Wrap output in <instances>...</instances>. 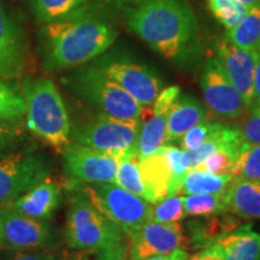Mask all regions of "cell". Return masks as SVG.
Wrapping results in <instances>:
<instances>
[{
	"mask_svg": "<svg viewBox=\"0 0 260 260\" xmlns=\"http://www.w3.org/2000/svg\"><path fill=\"white\" fill-rule=\"evenodd\" d=\"M242 146L243 141L229 145L219 149V151L214 152L203 162V165L199 169H205V170L218 175H232L233 176L234 168H235Z\"/></svg>",
	"mask_w": 260,
	"mask_h": 260,
	"instance_id": "cell-32",
	"label": "cell"
},
{
	"mask_svg": "<svg viewBox=\"0 0 260 260\" xmlns=\"http://www.w3.org/2000/svg\"><path fill=\"white\" fill-rule=\"evenodd\" d=\"M50 167L40 155L11 152L0 157V207H5L48 177Z\"/></svg>",
	"mask_w": 260,
	"mask_h": 260,
	"instance_id": "cell-8",
	"label": "cell"
},
{
	"mask_svg": "<svg viewBox=\"0 0 260 260\" xmlns=\"http://www.w3.org/2000/svg\"><path fill=\"white\" fill-rule=\"evenodd\" d=\"M159 151L165 155L171 169V195L178 194L180 184L184 174L189 170L187 152L176 146L165 144Z\"/></svg>",
	"mask_w": 260,
	"mask_h": 260,
	"instance_id": "cell-34",
	"label": "cell"
},
{
	"mask_svg": "<svg viewBox=\"0 0 260 260\" xmlns=\"http://www.w3.org/2000/svg\"><path fill=\"white\" fill-rule=\"evenodd\" d=\"M232 181V175H218L205 169H189L182 178L178 194L224 193Z\"/></svg>",
	"mask_w": 260,
	"mask_h": 260,
	"instance_id": "cell-23",
	"label": "cell"
},
{
	"mask_svg": "<svg viewBox=\"0 0 260 260\" xmlns=\"http://www.w3.org/2000/svg\"><path fill=\"white\" fill-rule=\"evenodd\" d=\"M116 38L111 25L83 15L47 23L44 28L45 65L51 70L79 67L104 53Z\"/></svg>",
	"mask_w": 260,
	"mask_h": 260,
	"instance_id": "cell-2",
	"label": "cell"
},
{
	"mask_svg": "<svg viewBox=\"0 0 260 260\" xmlns=\"http://www.w3.org/2000/svg\"><path fill=\"white\" fill-rule=\"evenodd\" d=\"M3 242V229H2V217H0V247H2Z\"/></svg>",
	"mask_w": 260,
	"mask_h": 260,
	"instance_id": "cell-44",
	"label": "cell"
},
{
	"mask_svg": "<svg viewBox=\"0 0 260 260\" xmlns=\"http://www.w3.org/2000/svg\"><path fill=\"white\" fill-rule=\"evenodd\" d=\"M225 260H259L260 233L251 224L237 226L218 240Z\"/></svg>",
	"mask_w": 260,
	"mask_h": 260,
	"instance_id": "cell-22",
	"label": "cell"
},
{
	"mask_svg": "<svg viewBox=\"0 0 260 260\" xmlns=\"http://www.w3.org/2000/svg\"><path fill=\"white\" fill-rule=\"evenodd\" d=\"M186 216L209 217L225 213V191L218 194H190L183 197Z\"/></svg>",
	"mask_w": 260,
	"mask_h": 260,
	"instance_id": "cell-28",
	"label": "cell"
},
{
	"mask_svg": "<svg viewBox=\"0 0 260 260\" xmlns=\"http://www.w3.org/2000/svg\"><path fill=\"white\" fill-rule=\"evenodd\" d=\"M241 136H240L239 130L236 128H230L222 124L219 126L209 139L197 148L189 149L187 152L188 160H189V169H199L203 165V162L213 154L214 152L219 151L226 146L241 142Z\"/></svg>",
	"mask_w": 260,
	"mask_h": 260,
	"instance_id": "cell-25",
	"label": "cell"
},
{
	"mask_svg": "<svg viewBox=\"0 0 260 260\" xmlns=\"http://www.w3.org/2000/svg\"><path fill=\"white\" fill-rule=\"evenodd\" d=\"M239 219L225 212L209 216L205 220H195L189 224V243L195 249H204L218 242L228 233L239 226Z\"/></svg>",
	"mask_w": 260,
	"mask_h": 260,
	"instance_id": "cell-20",
	"label": "cell"
},
{
	"mask_svg": "<svg viewBox=\"0 0 260 260\" xmlns=\"http://www.w3.org/2000/svg\"><path fill=\"white\" fill-rule=\"evenodd\" d=\"M27 128L51 147L61 152L70 144L71 123L56 84L46 77H27L22 83Z\"/></svg>",
	"mask_w": 260,
	"mask_h": 260,
	"instance_id": "cell-3",
	"label": "cell"
},
{
	"mask_svg": "<svg viewBox=\"0 0 260 260\" xmlns=\"http://www.w3.org/2000/svg\"><path fill=\"white\" fill-rule=\"evenodd\" d=\"M67 175L81 183H115L119 161L115 155L70 141L60 152Z\"/></svg>",
	"mask_w": 260,
	"mask_h": 260,
	"instance_id": "cell-10",
	"label": "cell"
},
{
	"mask_svg": "<svg viewBox=\"0 0 260 260\" xmlns=\"http://www.w3.org/2000/svg\"><path fill=\"white\" fill-rule=\"evenodd\" d=\"M139 170L153 204L171 195V169L160 151L140 159Z\"/></svg>",
	"mask_w": 260,
	"mask_h": 260,
	"instance_id": "cell-21",
	"label": "cell"
},
{
	"mask_svg": "<svg viewBox=\"0 0 260 260\" xmlns=\"http://www.w3.org/2000/svg\"><path fill=\"white\" fill-rule=\"evenodd\" d=\"M142 121H121L102 115L71 125V141L112 154L118 159L134 157ZM138 157V155H136Z\"/></svg>",
	"mask_w": 260,
	"mask_h": 260,
	"instance_id": "cell-5",
	"label": "cell"
},
{
	"mask_svg": "<svg viewBox=\"0 0 260 260\" xmlns=\"http://www.w3.org/2000/svg\"><path fill=\"white\" fill-rule=\"evenodd\" d=\"M200 88L207 110L217 118L237 119L248 111L249 107L228 80L217 58L207 61L201 74Z\"/></svg>",
	"mask_w": 260,
	"mask_h": 260,
	"instance_id": "cell-11",
	"label": "cell"
},
{
	"mask_svg": "<svg viewBox=\"0 0 260 260\" xmlns=\"http://www.w3.org/2000/svg\"><path fill=\"white\" fill-rule=\"evenodd\" d=\"M60 198V187L48 176L5 207L25 217L47 220L59 206Z\"/></svg>",
	"mask_w": 260,
	"mask_h": 260,
	"instance_id": "cell-17",
	"label": "cell"
},
{
	"mask_svg": "<svg viewBox=\"0 0 260 260\" xmlns=\"http://www.w3.org/2000/svg\"><path fill=\"white\" fill-rule=\"evenodd\" d=\"M75 88L102 115L121 121H144L147 113L148 107L140 105L98 68L81 71L75 79Z\"/></svg>",
	"mask_w": 260,
	"mask_h": 260,
	"instance_id": "cell-6",
	"label": "cell"
},
{
	"mask_svg": "<svg viewBox=\"0 0 260 260\" xmlns=\"http://www.w3.org/2000/svg\"><path fill=\"white\" fill-rule=\"evenodd\" d=\"M187 260H225V256L219 243H213L212 246L200 249V252L188 256Z\"/></svg>",
	"mask_w": 260,
	"mask_h": 260,
	"instance_id": "cell-39",
	"label": "cell"
},
{
	"mask_svg": "<svg viewBox=\"0 0 260 260\" xmlns=\"http://www.w3.org/2000/svg\"><path fill=\"white\" fill-rule=\"evenodd\" d=\"M27 63V47L21 30L0 8V79H16Z\"/></svg>",
	"mask_w": 260,
	"mask_h": 260,
	"instance_id": "cell-16",
	"label": "cell"
},
{
	"mask_svg": "<svg viewBox=\"0 0 260 260\" xmlns=\"http://www.w3.org/2000/svg\"><path fill=\"white\" fill-rule=\"evenodd\" d=\"M22 136L23 129L18 123L0 121V153L17 145Z\"/></svg>",
	"mask_w": 260,
	"mask_h": 260,
	"instance_id": "cell-37",
	"label": "cell"
},
{
	"mask_svg": "<svg viewBox=\"0 0 260 260\" xmlns=\"http://www.w3.org/2000/svg\"><path fill=\"white\" fill-rule=\"evenodd\" d=\"M118 4H134V3H140L142 0H115Z\"/></svg>",
	"mask_w": 260,
	"mask_h": 260,
	"instance_id": "cell-43",
	"label": "cell"
},
{
	"mask_svg": "<svg viewBox=\"0 0 260 260\" xmlns=\"http://www.w3.org/2000/svg\"><path fill=\"white\" fill-rule=\"evenodd\" d=\"M237 2L241 3L246 9H251L256 5H260V0H237Z\"/></svg>",
	"mask_w": 260,
	"mask_h": 260,
	"instance_id": "cell-42",
	"label": "cell"
},
{
	"mask_svg": "<svg viewBox=\"0 0 260 260\" xmlns=\"http://www.w3.org/2000/svg\"><path fill=\"white\" fill-rule=\"evenodd\" d=\"M89 0H31L32 11L42 23L65 21L83 15Z\"/></svg>",
	"mask_w": 260,
	"mask_h": 260,
	"instance_id": "cell-24",
	"label": "cell"
},
{
	"mask_svg": "<svg viewBox=\"0 0 260 260\" xmlns=\"http://www.w3.org/2000/svg\"><path fill=\"white\" fill-rule=\"evenodd\" d=\"M23 94L15 84L0 80V121L18 123L24 117Z\"/></svg>",
	"mask_w": 260,
	"mask_h": 260,
	"instance_id": "cell-29",
	"label": "cell"
},
{
	"mask_svg": "<svg viewBox=\"0 0 260 260\" xmlns=\"http://www.w3.org/2000/svg\"><path fill=\"white\" fill-rule=\"evenodd\" d=\"M259 260H260V259H259Z\"/></svg>",
	"mask_w": 260,
	"mask_h": 260,
	"instance_id": "cell-45",
	"label": "cell"
},
{
	"mask_svg": "<svg viewBox=\"0 0 260 260\" xmlns=\"http://www.w3.org/2000/svg\"><path fill=\"white\" fill-rule=\"evenodd\" d=\"M254 103H260V52L258 54L254 77Z\"/></svg>",
	"mask_w": 260,
	"mask_h": 260,
	"instance_id": "cell-41",
	"label": "cell"
},
{
	"mask_svg": "<svg viewBox=\"0 0 260 260\" xmlns=\"http://www.w3.org/2000/svg\"><path fill=\"white\" fill-rule=\"evenodd\" d=\"M188 252L186 249H176V251L168 253V254L153 255L141 260H187Z\"/></svg>",
	"mask_w": 260,
	"mask_h": 260,
	"instance_id": "cell-40",
	"label": "cell"
},
{
	"mask_svg": "<svg viewBox=\"0 0 260 260\" xmlns=\"http://www.w3.org/2000/svg\"><path fill=\"white\" fill-rule=\"evenodd\" d=\"M240 123L239 130L241 140L248 145H260V103H253Z\"/></svg>",
	"mask_w": 260,
	"mask_h": 260,
	"instance_id": "cell-35",
	"label": "cell"
},
{
	"mask_svg": "<svg viewBox=\"0 0 260 260\" xmlns=\"http://www.w3.org/2000/svg\"><path fill=\"white\" fill-rule=\"evenodd\" d=\"M64 237L68 247L79 251L128 248V239L121 228L100 212L82 191L71 198Z\"/></svg>",
	"mask_w": 260,
	"mask_h": 260,
	"instance_id": "cell-4",
	"label": "cell"
},
{
	"mask_svg": "<svg viewBox=\"0 0 260 260\" xmlns=\"http://www.w3.org/2000/svg\"><path fill=\"white\" fill-rule=\"evenodd\" d=\"M226 38L237 47L251 52H260V5L248 9L239 24L228 30Z\"/></svg>",
	"mask_w": 260,
	"mask_h": 260,
	"instance_id": "cell-26",
	"label": "cell"
},
{
	"mask_svg": "<svg viewBox=\"0 0 260 260\" xmlns=\"http://www.w3.org/2000/svg\"><path fill=\"white\" fill-rule=\"evenodd\" d=\"M186 217L183 207V197L180 194L169 195L157 201L152 207L151 220L157 223L171 224L181 222Z\"/></svg>",
	"mask_w": 260,
	"mask_h": 260,
	"instance_id": "cell-33",
	"label": "cell"
},
{
	"mask_svg": "<svg viewBox=\"0 0 260 260\" xmlns=\"http://www.w3.org/2000/svg\"><path fill=\"white\" fill-rule=\"evenodd\" d=\"M226 211L243 219H260V183L233 178L225 191Z\"/></svg>",
	"mask_w": 260,
	"mask_h": 260,
	"instance_id": "cell-19",
	"label": "cell"
},
{
	"mask_svg": "<svg viewBox=\"0 0 260 260\" xmlns=\"http://www.w3.org/2000/svg\"><path fill=\"white\" fill-rule=\"evenodd\" d=\"M220 125H222V123L205 119V121L188 130L186 134L182 135L180 139V147L184 151L197 148L198 146L203 144L205 140L209 139Z\"/></svg>",
	"mask_w": 260,
	"mask_h": 260,
	"instance_id": "cell-36",
	"label": "cell"
},
{
	"mask_svg": "<svg viewBox=\"0 0 260 260\" xmlns=\"http://www.w3.org/2000/svg\"><path fill=\"white\" fill-rule=\"evenodd\" d=\"M3 242L10 251H34L57 247V239L46 220L25 217L8 207H0Z\"/></svg>",
	"mask_w": 260,
	"mask_h": 260,
	"instance_id": "cell-12",
	"label": "cell"
},
{
	"mask_svg": "<svg viewBox=\"0 0 260 260\" xmlns=\"http://www.w3.org/2000/svg\"><path fill=\"white\" fill-rule=\"evenodd\" d=\"M207 4L214 18L228 30L239 24L248 11L237 0H207Z\"/></svg>",
	"mask_w": 260,
	"mask_h": 260,
	"instance_id": "cell-31",
	"label": "cell"
},
{
	"mask_svg": "<svg viewBox=\"0 0 260 260\" xmlns=\"http://www.w3.org/2000/svg\"><path fill=\"white\" fill-rule=\"evenodd\" d=\"M181 94L178 86H169L161 89L147 109V119L142 121L138 141V159L147 158L167 144L168 117L172 104Z\"/></svg>",
	"mask_w": 260,
	"mask_h": 260,
	"instance_id": "cell-15",
	"label": "cell"
},
{
	"mask_svg": "<svg viewBox=\"0 0 260 260\" xmlns=\"http://www.w3.org/2000/svg\"><path fill=\"white\" fill-rule=\"evenodd\" d=\"M98 69L122 87L140 105L149 107L162 89L161 81L144 65L126 59L103 63Z\"/></svg>",
	"mask_w": 260,
	"mask_h": 260,
	"instance_id": "cell-13",
	"label": "cell"
},
{
	"mask_svg": "<svg viewBox=\"0 0 260 260\" xmlns=\"http://www.w3.org/2000/svg\"><path fill=\"white\" fill-rule=\"evenodd\" d=\"M233 178L260 183V145L243 142L233 171Z\"/></svg>",
	"mask_w": 260,
	"mask_h": 260,
	"instance_id": "cell-30",
	"label": "cell"
},
{
	"mask_svg": "<svg viewBox=\"0 0 260 260\" xmlns=\"http://www.w3.org/2000/svg\"><path fill=\"white\" fill-rule=\"evenodd\" d=\"M115 184L153 204L152 195L146 188L141 174H140L139 159L136 155L121 159L116 172Z\"/></svg>",
	"mask_w": 260,
	"mask_h": 260,
	"instance_id": "cell-27",
	"label": "cell"
},
{
	"mask_svg": "<svg viewBox=\"0 0 260 260\" xmlns=\"http://www.w3.org/2000/svg\"><path fill=\"white\" fill-rule=\"evenodd\" d=\"M217 60L230 83L241 94L247 106L254 103V77L258 54L235 46L225 37L216 42Z\"/></svg>",
	"mask_w": 260,
	"mask_h": 260,
	"instance_id": "cell-14",
	"label": "cell"
},
{
	"mask_svg": "<svg viewBox=\"0 0 260 260\" xmlns=\"http://www.w3.org/2000/svg\"><path fill=\"white\" fill-rule=\"evenodd\" d=\"M128 254L132 260L168 254L190 247L189 239L180 222L164 224L148 220L126 234Z\"/></svg>",
	"mask_w": 260,
	"mask_h": 260,
	"instance_id": "cell-9",
	"label": "cell"
},
{
	"mask_svg": "<svg viewBox=\"0 0 260 260\" xmlns=\"http://www.w3.org/2000/svg\"><path fill=\"white\" fill-rule=\"evenodd\" d=\"M209 113L203 104L189 95H178L172 104L168 117L167 144L178 141L188 130L209 119Z\"/></svg>",
	"mask_w": 260,
	"mask_h": 260,
	"instance_id": "cell-18",
	"label": "cell"
},
{
	"mask_svg": "<svg viewBox=\"0 0 260 260\" xmlns=\"http://www.w3.org/2000/svg\"><path fill=\"white\" fill-rule=\"evenodd\" d=\"M5 260H58L52 253L34 249V251H16Z\"/></svg>",
	"mask_w": 260,
	"mask_h": 260,
	"instance_id": "cell-38",
	"label": "cell"
},
{
	"mask_svg": "<svg viewBox=\"0 0 260 260\" xmlns=\"http://www.w3.org/2000/svg\"><path fill=\"white\" fill-rule=\"evenodd\" d=\"M81 191L103 214L128 234L151 220L153 204L115 183H82Z\"/></svg>",
	"mask_w": 260,
	"mask_h": 260,
	"instance_id": "cell-7",
	"label": "cell"
},
{
	"mask_svg": "<svg viewBox=\"0 0 260 260\" xmlns=\"http://www.w3.org/2000/svg\"><path fill=\"white\" fill-rule=\"evenodd\" d=\"M130 30L169 59H176L188 50L197 32V22L183 0H142L129 9Z\"/></svg>",
	"mask_w": 260,
	"mask_h": 260,
	"instance_id": "cell-1",
	"label": "cell"
}]
</instances>
